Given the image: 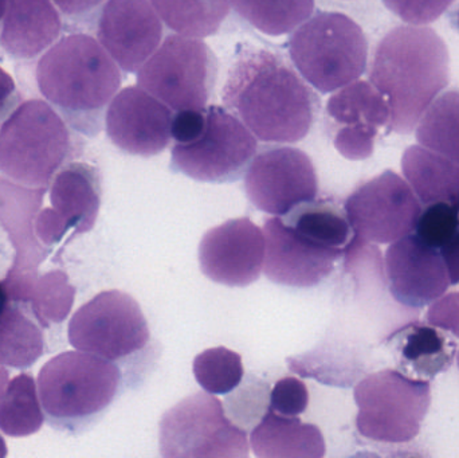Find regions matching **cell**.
I'll return each mask as SVG.
<instances>
[{
  "mask_svg": "<svg viewBox=\"0 0 459 458\" xmlns=\"http://www.w3.org/2000/svg\"><path fill=\"white\" fill-rule=\"evenodd\" d=\"M223 102L259 140L296 143L307 136L320 99L277 54L245 48L232 64Z\"/></svg>",
  "mask_w": 459,
  "mask_h": 458,
  "instance_id": "cell-1",
  "label": "cell"
},
{
  "mask_svg": "<svg viewBox=\"0 0 459 458\" xmlns=\"http://www.w3.org/2000/svg\"><path fill=\"white\" fill-rule=\"evenodd\" d=\"M369 80L387 99L388 129L410 134L449 83L446 43L430 27H396L377 45Z\"/></svg>",
  "mask_w": 459,
  "mask_h": 458,
  "instance_id": "cell-2",
  "label": "cell"
},
{
  "mask_svg": "<svg viewBox=\"0 0 459 458\" xmlns=\"http://www.w3.org/2000/svg\"><path fill=\"white\" fill-rule=\"evenodd\" d=\"M42 96L80 134L101 131L107 108L121 85L115 59L86 34H72L51 46L38 62Z\"/></svg>",
  "mask_w": 459,
  "mask_h": 458,
  "instance_id": "cell-3",
  "label": "cell"
},
{
  "mask_svg": "<svg viewBox=\"0 0 459 458\" xmlns=\"http://www.w3.org/2000/svg\"><path fill=\"white\" fill-rule=\"evenodd\" d=\"M38 392L48 422L74 430L107 410L120 389L121 374L110 360L69 351L48 360L38 376Z\"/></svg>",
  "mask_w": 459,
  "mask_h": 458,
  "instance_id": "cell-4",
  "label": "cell"
},
{
  "mask_svg": "<svg viewBox=\"0 0 459 458\" xmlns=\"http://www.w3.org/2000/svg\"><path fill=\"white\" fill-rule=\"evenodd\" d=\"M72 150L62 116L42 99L22 102L0 126V171L29 187H46Z\"/></svg>",
  "mask_w": 459,
  "mask_h": 458,
  "instance_id": "cell-5",
  "label": "cell"
},
{
  "mask_svg": "<svg viewBox=\"0 0 459 458\" xmlns=\"http://www.w3.org/2000/svg\"><path fill=\"white\" fill-rule=\"evenodd\" d=\"M289 53L302 77L321 93L350 85L366 72L368 43L361 27L340 13H318L291 35Z\"/></svg>",
  "mask_w": 459,
  "mask_h": 458,
  "instance_id": "cell-6",
  "label": "cell"
},
{
  "mask_svg": "<svg viewBox=\"0 0 459 458\" xmlns=\"http://www.w3.org/2000/svg\"><path fill=\"white\" fill-rule=\"evenodd\" d=\"M355 401L356 427L363 437L377 443H409L420 432L430 409V384L399 371H380L355 387Z\"/></svg>",
  "mask_w": 459,
  "mask_h": 458,
  "instance_id": "cell-7",
  "label": "cell"
},
{
  "mask_svg": "<svg viewBox=\"0 0 459 458\" xmlns=\"http://www.w3.org/2000/svg\"><path fill=\"white\" fill-rule=\"evenodd\" d=\"M217 74V56L202 38L174 34L140 67L137 83L175 112L204 110Z\"/></svg>",
  "mask_w": 459,
  "mask_h": 458,
  "instance_id": "cell-8",
  "label": "cell"
},
{
  "mask_svg": "<svg viewBox=\"0 0 459 458\" xmlns=\"http://www.w3.org/2000/svg\"><path fill=\"white\" fill-rule=\"evenodd\" d=\"M159 446L167 458L248 457L246 433L230 421L222 402L210 393L190 395L164 413Z\"/></svg>",
  "mask_w": 459,
  "mask_h": 458,
  "instance_id": "cell-9",
  "label": "cell"
},
{
  "mask_svg": "<svg viewBox=\"0 0 459 458\" xmlns=\"http://www.w3.org/2000/svg\"><path fill=\"white\" fill-rule=\"evenodd\" d=\"M250 129L225 108H206V123L198 139L172 148L171 169L206 183L237 182L256 153Z\"/></svg>",
  "mask_w": 459,
  "mask_h": 458,
  "instance_id": "cell-10",
  "label": "cell"
},
{
  "mask_svg": "<svg viewBox=\"0 0 459 458\" xmlns=\"http://www.w3.org/2000/svg\"><path fill=\"white\" fill-rule=\"evenodd\" d=\"M70 344L116 362L140 351L150 341L139 303L123 290H105L83 304L69 323Z\"/></svg>",
  "mask_w": 459,
  "mask_h": 458,
  "instance_id": "cell-11",
  "label": "cell"
},
{
  "mask_svg": "<svg viewBox=\"0 0 459 458\" xmlns=\"http://www.w3.org/2000/svg\"><path fill=\"white\" fill-rule=\"evenodd\" d=\"M422 206L412 188L394 171L359 186L345 201V214L361 241L393 244L415 230Z\"/></svg>",
  "mask_w": 459,
  "mask_h": 458,
  "instance_id": "cell-12",
  "label": "cell"
},
{
  "mask_svg": "<svg viewBox=\"0 0 459 458\" xmlns=\"http://www.w3.org/2000/svg\"><path fill=\"white\" fill-rule=\"evenodd\" d=\"M248 201L267 214L282 217L315 201L318 179L312 159L291 147L269 148L254 156L245 175Z\"/></svg>",
  "mask_w": 459,
  "mask_h": 458,
  "instance_id": "cell-13",
  "label": "cell"
},
{
  "mask_svg": "<svg viewBox=\"0 0 459 458\" xmlns=\"http://www.w3.org/2000/svg\"><path fill=\"white\" fill-rule=\"evenodd\" d=\"M45 193V187H29L0 177V225L16 250L13 268L3 282L13 303L29 301L38 279V266L48 255L46 246L35 234V220Z\"/></svg>",
  "mask_w": 459,
  "mask_h": 458,
  "instance_id": "cell-14",
  "label": "cell"
},
{
  "mask_svg": "<svg viewBox=\"0 0 459 458\" xmlns=\"http://www.w3.org/2000/svg\"><path fill=\"white\" fill-rule=\"evenodd\" d=\"M266 241L250 218H235L206 231L199 264L207 279L226 287H247L261 276Z\"/></svg>",
  "mask_w": 459,
  "mask_h": 458,
  "instance_id": "cell-15",
  "label": "cell"
},
{
  "mask_svg": "<svg viewBox=\"0 0 459 458\" xmlns=\"http://www.w3.org/2000/svg\"><path fill=\"white\" fill-rule=\"evenodd\" d=\"M172 109L139 86L116 94L105 115L110 142L129 155H159L171 142Z\"/></svg>",
  "mask_w": 459,
  "mask_h": 458,
  "instance_id": "cell-16",
  "label": "cell"
},
{
  "mask_svg": "<svg viewBox=\"0 0 459 458\" xmlns=\"http://www.w3.org/2000/svg\"><path fill=\"white\" fill-rule=\"evenodd\" d=\"M97 35L116 64L134 73L158 50L163 24L148 0H108L100 15Z\"/></svg>",
  "mask_w": 459,
  "mask_h": 458,
  "instance_id": "cell-17",
  "label": "cell"
},
{
  "mask_svg": "<svg viewBox=\"0 0 459 458\" xmlns=\"http://www.w3.org/2000/svg\"><path fill=\"white\" fill-rule=\"evenodd\" d=\"M385 273L394 298L409 308H423L446 293L449 273L438 249L409 234L385 253Z\"/></svg>",
  "mask_w": 459,
  "mask_h": 458,
  "instance_id": "cell-18",
  "label": "cell"
},
{
  "mask_svg": "<svg viewBox=\"0 0 459 458\" xmlns=\"http://www.w3.org/2000/svg\"><path fill=\"white\" fill-rule=\"evenodd\" d=\"M264 271L275 284L291 288H313L333 271L334 263L342 253L325 249L286 225L280 217L264 223Z\"/></svg>",
  "mask_w": 459,
  "mask_h": 458,
  "instance_id": "cell-19",
  "label": "cell"
},
{
  "mask_svg": "<svg viewBox=\"0 0 459 458\" xmlns=\"http://www.w3.org/2000/svg\"><path fill=\"white\" fill-rule=\"evenodd\" d=\"M61 30L50 0H7L0 46L13 58H35L56 43Z\"/></svg>",
  "mask_w": 459,
  "mask_h": 458,
  "instance_id": "cell-20",
  "label": "cell"
},
{
  "mask_svg": "<svg viewBox=\"0 0 459 458\" xmlns=\"http://www.w3.org/2000/svg\"><path fill=\"white\" fill-rule=\"evenodd\" d=\"M50 202L67 231L83 234L96 225L101 206V177L88 163H70L59 169L50 187Z\"/></svg>",
  "mask_w": 459,
  "mask_h": 458,
  "instance_id": "cell-21",
  "label": "cell"
},
{
  "mask_svg": "<svg viewBox=\"0 0 459 458\" xmlns=\"http://www.w3.org/2000/svg\"><path fill=\"white\" fill-rule=\"evenodd\" d=\"M251 448L262 458H321L325 441L316 425L304 424L297 417L281 416L267 410L251 433Z\"/></svg>",
  "mask_w": 459,
  "mask_h": 458,
  "instance_id": "cell-22",
  "label": "cell"
},
{
  "mask_svg": "<svg viewBox=\"0 0 459 458\" xmlns=\"http://www.w3.org/2000/svg\"><path fill=\"white\" fill-rule=\"evenodd\" d=\"M402 171L420 203L459 204V164L422 145L404 151Z\"/></svg>",
  "mask_w": 459,
  "mask_h": 458,
  "instance_id": "cell-23",
  "label": "cell"
},
{
  "mask_svg": "<svg viewBox=\"0 0 459 458\" xmlns=\"http://www.w3.org/2000/svg\"><path fill=\"white\" fill-rule=\"evenodd\" d=\"M326 115L339 125L337 131L369 132L390 121L387 99L367 81H353L339 89L326 104Z\"/></svg>",
  "mask_w": 459,
  "mask_h": 458,
  "instance_id": "cell-24",
  "label": "cell"
},
{
  "mask_svg": "<svg viewBox=\"0 0 459 458\" xmlns=\"http://www.w3.org/2000/svg\"><path fill=\"white\" fill-rule=\"evenodd\" d=\"M398 350L402 367L429 381L452 366L457 346L433 325L412 324L399 333Z\"/></svg>",
  "mask_w": 459,
  "mask_h": 458,
  "instance_id": "cell-25",
  "label": "cell"
},
{
  "mask_svg": "<svg viewBox=\"0 0 459 458\" xmlns=\"http://www.w3.org/2000/svg\"><path fill=\"white\" fill-rule=\"evenodd\" d=\"M286 215V225L318 246L344 255L352 242L353 230L347 214L332 202H307Z\"/></svg>",
  "mask_w": 459,
  "mask_h": 458,
  "instance_id": "cell-26",
  "label": "cell"
},
{
  "mask_svg": "<svg viewBox=\"0 0 459 458\" xmlns=\"http://www.w3.org/2000/svg\"><path fill=\"white\" fill-rule=\"evenodd\" d=\"M158 15L177 34L214 35L230 13V0H151Z\"/></svg>",
  "mask_w": 459,
  "mask_h": 458,
  "instance_id": "cell-27",
  "label": "cell"
},
{
  "mask_svg": "<svg viewBox=\"0 0 459 458\" xmlns=\"http://www.w3.org/2000/svg\"><path fill=\"white\" fill-rule=\"evenodd\" d=\"M43 351L39 325L13 303L5 307L0 312V365L23 370L31 367Z\"/></svg>",
  "mask_w": 459,
  "mask_h": 458,
  "instance_id": "cell-28",
  "label": "cell"
},
{
  "mask_svg": "<svg viewBox=\"0 0 459 458\" xmlns=\"http://www.w3.org/2000/svg\"><path fill=\"white\" fill-rule=\"evenodd\" d=\"M38 384L30 374L8 382L0 402V430L10 437L34 435L45 422Z\"/></svg>",
  "mask_w": 459,
  "mask_h": 458,
  "instance_id": "cell-29",
  "label": "cell"
},
{
  "mask_svg": "<svg viewBox=\"0 0 459 458\" xmlns=\"http://www.w3.org/2000/svg\"><path fill=\"white\" fill-rule=\"evenodd\" d=\"M422 147L459 164V91H447L434 99L417 128Z\"/></svg>",
  "mask_w": 459,
  "mask_h": 458,
  "instance_id": "cell-30",
  "label": "cell"
},
{
  "mask_svg": "<svg viewBox=\"0 0 459 458\" xmlns=\"http://www.w3.org/2000/svg\"><path fill=\"white\" fill-rule=\"evenodd\" d=\"M251 26L273 37L296 31L312 16L315 0H230Z\"/></svg>",
  "mask_w": 459,
  "mask_h": 458,
  "instance_id": "cell-31",
  "label": "cell"
},
{
  "mask_svg": "<svg viewBox=\"0 0 459 458\" xmlns=\"http://www.w3.org/2000/svg\"><path fill=\"white\" fill-rule=\"evenodd\" d=\"M75 288L64 271H51L38 276L29 303L38 324L48 328L69 316L74 304Z\"/></svg>",
  "mask_w": 459,
  "mask_h": 458,
  "instance_id": "cell-32",
  "label": "cell"
},
{
  "mask_svg": "<svg viewBox=\"0 0 459 458\" xmlns=\"http://www.w3.org/2000/svg\"><path fill=\"white\" fill-rule=\"evenodd\" d=\"M243 373L242 358L226 347L206 350L194 360V376L210 394L234 392L242 382Z\"/></svg>",
  "mask_w": 459,
  "mask_h": 458,
  "instance_id": "cell-33",
  "label": "cell"
},
{
  "mask_svg": "<svg viewBox=\"0 0 459 458\" xmlns=\"http://www.w3.org/2000/svg\"><path fill=\"white\" fill-rule=\"evenodd\" d=\"M418 238L429 246L441 249L459 236V206L438 202L420 212L415 226Z\"/></svg>",
  "mask_w": 459,
  "mask_h": 458,
  "instance_id": "cell-34",
  "label": "cell"
},
{
  "mask_svg": "<svg viewBox=\"0 0 459 458\" xmlns=\"http://www.w3.org/2000/svg\"><path fill=\"white\" fill-rule=\"evenodd\" d=\"M309 405V393L304 382L293 376L280 379L270 395V409L281 416L297 417Z\"/></svg>",
  "mask_w": 459,
  "mask_h": 458,
  "instance_id": "cell-35",
  "label": "cell"
},
{
  "mask_svg": "<svg viewBox=\"0 0 459 458\" xmlns=\"http://www.w3.org/2000/svg\"><path fill=\"white\" fill-rule=\"evenodd\" d=\"M455 0H383L385 7L406 23L425 26L437 21Z\"/></svg>",
  "mask_w": 459,
  "mask_h": 458,
  "instance_id": "cell-36",
  "label": "cell"
},
{
  "mask_svg": "<svg viewBox=\"0 0 459 458\" xmlns=\"http://www.w3.org/2000/svg\"><path fill=\"white\" fill-rule=\"evenodd\" d=\"M426 320L433 327L449 331L459 338V293L453 292L434 301Z\"/></svg>",
  "mask_w": 459,
  "mask_h": 458,
  "instance_id": "cell-37",
  "label": "cell"
},
{
  "mask_svg": "<svg viewBox=\"0 0 459 458\" xmlns=\"http://www.w3.org/2000/svg\"><path fill=\"white\" fill-rule=\"evenodd\" d=\"M206 123V109L180 110L172 117L171 136L177 144L194 142L201 136Z\"/></svg>",
  "mask_w": 459,
  "mask_h": 458,
  "instance_id": "cell-38",
  "label": "cell"
},
{
  "mask_svg": "<svg viewBox=\"0 0 459 458\" xmlns=\"http://www.w3.org/2000/svg\"><path fill=\"white\" fill-rule=\"evenodd\" d=\"M18 91L13 77L0 66V120L10 115L13 107H18Z\"/></svg>",
  "mask_w": 459,
  "mask_h": 458,
  "instance_id": "cell-39",
  "label": "cell"
},
{
  "mask_svg": "<svg viewBox=\"0 0 459 458\" xmlns=\"http://www.w3.org/2000/svg\"><path fill=\"white\" fill-rule=\"evenodd\" d=\"M53 2L66 16H82L96 10L105 0H53Z\"/></svg>",
  "mask_w": 459,
  "mask_h": 458,
  "instance_id": "cell-40",
  "label": "cell"
},
{
  "mask_svg": "<svg viewBox=\"0 0 459 458\" xmlns=\"http://www.w3.org/2000/svg\"><path fill=\"white\" fill-rule=\"evenodd\" d=\"M438 252L441 253L446 265L450 284L457 285L459 282V236L446 246L441 247Z\"/></svg>",
  "mask_w": 459,
  "mask_h": 458,
  "instance_id": "cell-41",
  "label": "cell"
},
{
  "mask_svg": "<svg viewBox=\"0 0 459 458\" xmlns=\"http://www.w3.org/2000/svg\"><path fill=\"white\" fill-rule=\"evenodd\" d=\"M11 303H13V301L11 300L10 295H8L7 288H5L4 282L0 281V312L5 307L10 306Z\"/></svg>",
  "mask_w": 459,
  "mask_h": 458,
  "instance_id": "cell-42",
  "label": "cell"
},
{
  "mask_svg": "<svg viewBox=\"0 0 459 458\" xmlns=\"http://www.w3.org/2000/svg\"><path fill=\"white\" fill-rule=\"evenodd\" d=\"M8 385V373L2 365H0V402H2L3 395Z\"/></svg>",
  "mask_w": 459,
  "mask_h": 458,
  "instance_id": "cell-43",
  "label": "cell"
},
{
  "mask_svg": "<svg viewBox=\"0 0 459 458\" xmlns=\"http://www.w3.org/2000/svg\"><path fill=\"white\" fill-rule=\"evenodd\" d=\"M7 456V445H5L4 440L0 436V458Z\"/></svg>",
  "mask_w": 459,
  "mask_h": 458,
  "instance_id": "cell-44",
  "label": "cell"
},
{
  "mask_svg": "<svg viewBox=\"0 0 459 458\" xmlns=\"http://www.w3.org/2000/svg\"><path fill=\"white\" fill-rule=\"evenodd\" d=\"M5 10H7V0H0V21L4 18Z\"/></svg>",
  "mask_w": 459,
  "mask_h": 458,
  "instance_id": "cell-45",
  "label": "cell"
},
{
  "mask_svg": "<svg viewBox=\"0 0 459 458\" xmlns=\"http://www.w3.org/2000/svg\"><path fill=\"white\" fill-rule=\"evenodd\" d=\"M457 360H458V367H459V352H458V358H457Z\"/></svg>",
  "mask_w": 459,
  "mask_h": 458,
  "instance_id": "cell-46",
  "label": "cell"
},
{
  "mask_svg": "<svg viewBox=\"0 0 459 458\" xmlns=\"http://www.w3.org/2000/svg\"><path fill=\"white\" fill-rule=\"evenodd\" d=\"M458 26H459V13H458Z\"/></svg>",
  "mask_w": 459,
  "mask_h": 458,
  "instance_id": "cell-47",
  "label": "cell"
}]
</instances>
